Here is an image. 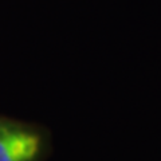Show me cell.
Segmentation results:
<instances>
[{
	"mask_svg": "<svg viewBox=\"0 0 161 161\" xmlns=\"http://www.w3.org/2000/svg\"><path fill=\"white\" fill-rule=\"evenodd\" d=\"M51 134L42 125L0 114V161H46Z\"/></svg>",
	"mask_w": 161,
	"mask_h": 161,
	"instance_id": "cell-1",
	"label": "cell"
}]
</instances>
